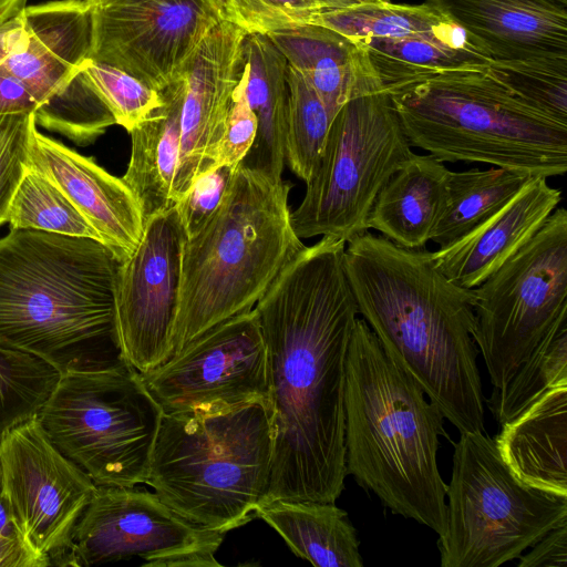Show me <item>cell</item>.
<instances>
[{
	"instance_id": "obj_23",
	"label": "cell",
	"mask_w": 567,
	"mask_h": 567,
	"mask_svg": "<svg viewBox=\"0 0 567 567\" xmlns=\"http://www.w3.org/2000/svg\"><path fill=\"white\" fill-rule=\"evenodd\" d=\"M267 35L332 118L353 96L383 89L363 48L329 28L306 23Z\"/></svg>"
},
{
	"instance_id": "obj_25",
	"label": "cell",
	"mask_w": 567,
	"mask_h": 567,
	"mask_svg": "<svg viewBox=\"0 0 567 567\" xmlns=\"http://www.w3.org/2000/svg\"><path fill=\"white\" fill-rule=\"evenodd\" d=\"M240 85L257 118L256 138L244 166L281 181L288 116V70L284 54L266 34L246 33Z\"/></svg>"
},
{
	"instance_id": "obj_48",
	"label": "cell",
	"mask_w": 567,
	"mask_h": 567,
	"mask_svg": "<svg viewBox=\"0 0 567 567\" xmlns=\"http://www.w3.org/2000/svg\"><path fill=\"white\" fill-rule=\"evenodd\" d=\"M90 1V0H89Z\"/></svg>"
},
{
	"instance_id": "obj_38",
	"label": "cell",
	"mask_w": 567,
	"mask_h": 567,
	"mask_svg": "<svg viewBox=\"0 0 567 567\" xmlns=\"http://www.w3.org/2000/svg\"><path fill=\"white\" fill-rule=\"evenodd\" d=\"M227 21L246 33L269 34L309 23L320 11L313 0H221Z\"/></svg>"
},
{
	"instance_id": "obj_31",
	"label": "cell",
	"mask_w": 567,
	"mask_h": 567,
	"mask_svg": "<svg viewBox=\"0 0 567 567\" xmlns=\"http://www.w3.org/2000/svg\"><path fill=\"white\" fill-rule=\"evenodd\" d=\"M567 385V323L550 332L487 405L498 425L512 420L540 394Z\"/></svg>"
},
{
	"instance_id": "obj_10",
	"label": "cell",
	"mask_w": 567,
	"mask_h": 567,
	"mask_svg": "<svg viewBox=\"0 0 567 567\" xmlns=\"http://www.w3.org/2000/svg\"><path fill=\"white\" fill-rule=\"evenodd\" d=\"M413 153L388 91L350 99L333 116L318 166L291 213L297 236L348 243L368 231L378 194Z\"/></svg>"
},
{
	"instance_id": "obj_14",
	"label": "cell",
	"mask_w": 567,
	"mask_h": 567,
	"mask_svg": "<svg viewBox=\"0 0 567 567\" xmlns=\"http://www.w3.org/2000/svg\"><path fill=\"white\" fill-rule=\"evenodd\" d=\"M89 2L93 29L90 58L157 91L178 79L203 39L227 21L221 0Z\"/></svg>"
},
{
	"instance_id": "obj_1",
	"label": "cell",
	"mask_w": 567,
	"mask_h": 567,
	"mask_svg": "<svg viewBox=\"0 0 567 567\" xmlns=\"http://www.w3.org/2000/svg\"><path fill=\"white\" fill-rule=\"evenodd\" d=\"M346 244L322 236L305 246L254 307L267 349L274 430L262 503H336L344 489L346 362L359 315Z\"/></svg>"
},
{
	"instance_id": "obj_43",
	"label": "cell",
	"mask_w": 567,
	"mask_h": 567,
	"mask_svg": "<svg viewBox=\"0 0 567 567\" xmlns=\"http://www.w3.org/2000/svg\"><path fill=\"white\" fill-rule=\"evenodd\" d=\"M530 548L518 558L519 567H566L567 524L550 529Z\"/></svg>"
},
{
	"instance_id": "obj_41",
	"label": "cell",
	"mask_w": 567,
	"mask_h": 567,
	"mask_svg": "<svg viewBox=\"0 0 567 567\" xmlns=\"http://www.w3.org/2000/svg\"><path fill=\"white\" fill-rule=\"evenodd\" d=\"M256 134V115L246 100L240 82H238L212 169L225 165L236 167L249 152Z\"/></svg>"
},
{
	"instance_id": "obj_7",
	"label": "cell",
	"mask_w": 567,
	"mask_h": 567,
	"mask_svg": "<svg viewBox=\"0 0 567 567\" xmlns=\"http://www.w3.org/2000/svg\"><path fill=\"white\" fill-rule=\"evenodd\" d=\"M272 452L268 401L213 414L163 413L145 484L188 522L226 534L256 518Z\"/></svg>"
},
{
	"instance_id": "obj_24",
	"label": "cell",
	"mask_w": 567,
	"mask_h": 567,
	"mask_svg": "<svg viewBox=\"0 0 567 567\" xmlns=\"http://www.w3.org/2000/svg\"><path fill=\"white\" fill-rule=\"evenodd\" d=\"M450 172L432 155L413 153L378 194L368 228L403 248L425 247L446 206Z\"/></svg>"
},
{
	"instance_id": "obj_16",
	"label": "cell",
	"mask_w": 567,
	"mask_h": 567,
	"mask_svg": "<svg viewBox=\"0 0 567 567\" xmlns=\"http://www.w3.org/2000/svg\"><path fill=\"white\" fill-rule=\"evenodd\" d=\"M185 239L178 210L173 206L145 219L136 249L120 262L117 334L124 359L140 373L159 367L174 353Z\"/></svg>"
},
{
	"instance_id": "obj_44",
	"label": "cell",
	"mask_w": 567,
	"mask_h": 567,
	"mask_svg": "<svg viewBox=\"0 0 567 567\" xmlns=\"http://www.w3.org/2000/svg\"><path fill=\"white\" fill-rule=\"evenodd\" d=\"M39 102L29 87L18 78L0 66V115L33 113Z\"/></svg>"
},
{
	"instance_id": "obj_5",
	"label": "cell",
	"mask_w": 567,
	"mask_h": 567,
	"mask_svg": "<svg viewBox=\"0 0 567 567\" xmlns=\"http://www.w3.org/2000/svg\"><path fill=\"white\" fill-rule=\"evenodd\" d=\"M291 185L238 164L221 203L183 247L174 353L255 307L305 247L292 227Z\"/></svg>"
},
{
	"instance_id": "obj_13",
	"label": "cell",
	"mask_w": 567,
	"mask_h": 567,
	"mask_svg": "<svg viewBox=\"0 0 567 567\" xmlns=\"http://www.w3.org/2000/svg\"><path fill=\"white\" fill-rule=\"evenodd\" d=\"M141 374L167 414H213L268 401L267 349L255 309L214 326Z\"/></svg>"
},
{
	"instance_id": "obj_39",
	"label": "cell",
	"mask_w": 567,
	"mask_h": 567,
	"mask_svg": "<svg viewBox=\"0 0 567 567\" xmlns=\"http://www.w3.org/2000/svg\"><path fill=\"white\" fill-rule=\"evenodd\" d=\"M33 113L0 115V226L7 223L14 193L28 168Z\"/></svg>"
},
{
	"instance_id": "obj_6",
	"label": "cell",
	"mask_w": 567,
	"mask_h": 567,
	"mask_svg": "<svg viewBox=\"0 0 567 567\" xmlns=\"http://www.w3.org/2000/svg\"><path fill=\"white\" fill-rule=\"evenodd\" d=\"M388 92L411 146L440 162H476L546 178L567 171V123L518 100L485 68Z\"/></svg>"
},
{
	"instance_id": "obj_47",
	"label": "cell",
	"mask_w": 567,
	"mask_h": 567,
	"mask_svg": "<svg viewBox=\"0 0 567 567\" xmlns=\"http://www.w3.org/2000/svg\"><path fill=\"white\" fill-rule=\"evenodd\" d=\"M27 0H0V16L25 6Z\"/></svg>"
},
{
	"instance_id": "obj_36",
	"label": "cell",
	"mask_w": 567,
	"mask_h": 567,
	"mask_svg": "<svg viewBox=\"0 0 567 567\" xmlns=\"http://www.w3.org/2000/svg\"><path fill=\"white\" fill-rule=\"evenodd\" d=\"M485 71L528 106L567 123V58L491 61Z\"/></svg>"
},
{
	"instance_id": "obj_19",
	"label": "cell",
	"mask_w": 567,
	"mask_h": 567,
	"mask_svg": "<svg viewBox=\"0 0 567 567\" xmlns=\"http://www.w3.org/2000/svg\"><path fill=\"white\" fill-rule=\"evenodd\" d=\"M491 61L567 58V0H427Z\"/></svg>"
},
{
	"instance_id": "obj_27",
	"label": "cell",
	"mask_w": 567,
	"mask_h": 567,
	"mask_svg": "<svg viewBox=\"0 0 567 567\" xmlns=\"http://www.w3.org/2000/svg\"><path fill=\"white\" fill-rule=\"evenodd\" d=\"M355 42L385 91L437 74L483 69L491 62L454 23L426 33Z\"/></svg>"
},
{
	"instance_id": "obj_40",
	"label": "cell",
	"mask_w": 567,
	"mask_h": 567,
	"mask_svg": "<svg viewBox=\"0 0 567 567\" xmlns=\"http://www.w3.org/2000/svg\"><path fill=\"white\" fill-rule=\"evenodd\" d=\"M236 167L219 166L202 175L175 205L186 238L196 234L213 216Z\"/></svg>"
},
{
	"instance_id": "obj_21",
	"label": "cell",
	"mask_w": 567,
	"mask_h": 567,
	"mask_svg": "<svg viewBox=\"0 0 567 567\" xmlns=\"http://www.w3.org/2000/svg\"><path fill=\"white\" fill-rule=\"evenodd\" d=\"M28 33L23 50L2 65L21 80L39 106L62 90L92 50V6L87 0H60L25 6Z\"/></svg>"
},
{
	"instance_id": "obj_12",
	"label": "cell",
	"mask_w": 567,
	"mask_h": 567,
	"mask_svg": "<svg viewBox=\"0 0 567 567\" xmlns=\"http://www.w3.org/2000/svg\"><path fill=\"white\" fill-rule=\"evenodd\" d=\"M225 534L197 526L156 493L97 486L53 566L84 567L137 557L148 567L221 566Z\"/></svg>"
},
{
	"instance_id": "obj_9",
	"label": "cell",
	"mask_w": 567,
	"mask_h": 567,
	"mask_svg": "<svg viewBox=\"0 0 567 567\" xmlns=\"http://www.w3.org/2000/svg\"><path fill=\"white\" fill-rule=\"evenodd\" d=\"M446 484L442 567H497L567 524V497L520 482L483 432L462 433Z\"/></svg>"
},
{
	"instance_id": "obj_35",
	"label": "cell",
	"mask_w": 567,
	"mask_h": 567,
	"mask_svg": "<svg viewBox=\"0 0 567 567\" xmlns=\"http://www.w3.org/2000/svg\"><path fill=\"white\" fill-rule=\"evenodd\" d=\"M37 125L59 133L79 146L92 144L114 116L80 69L69 83L34 112Z\"/></svg>"
},
{
	"instance_id": "obj_46",
	"label": "cell",
	"mask_w": 567,
	"mask_h": 567,
	"mask_svg": "<svg viewBox=\"0 0 567 567\" xmlns=\"http://www.w3.org/2000/svg\"><path fill=\"white\" fill-rule=\"evenodd\" d=\"M320 11H332L354 8L363 4L390 2V0H313Z\"/></svg>"
},
{
	"instance_id": "obj_11",
	"label": "cell",
	"mask_w": 567,
	"mask_h": 567,
	"mask_svg": "<svg viewBox=\"0 0 567 567\" xmlns=\"http://www.w3.org/2000/svg\"><path fill=\"white\" fill-rule=\"evenodd\" d=\"M475 342L494 389L567 323V212L557 207L535 236L473 289Z\"/></svg>"
},
{
	"instance_id": "obj_20",
	"label": "cell",
	"mask_w": 567,
	"mask_h": 567,
	"mask_svg": "<svg viewBox=\"0 0 567 567\" xmlns=\"http://www.w3.org/2000/svg\"><path fill=\"white\" fill-rule=\"evenodd\" d=\"M560 200V189L546 177H533L488 219L432 251L435 266L462 288L478 287L535 236Z\"/></svg>"
},
{
	"instance_id": "obj_30",
	"label": "cell",
	"mask_w": 567,
	"mask_h": 567,
	"mask_svg": "<svg viewBox=\"0 0 567 567\" xmlns=\"http://www.w3.org/2000/svg\"><path fill=\"white\" fill-rule=\"evenodd\" d=\"M309 23L329 28L353 41L369 38H399L444 29L451 22L430 4H363L319 11Z\"/></svg>"
},
{
	"instance_id": "obj_34",
	"label": "cell",
	"mask_w": 567,
	"mask_h": 567,
	"mask_svg": "<svg viewBox=\"0 0 567 567\" xmlns=\"http://www.w3.org/2000/svg\"><path fill=\"white\" fill-rule=\"evenodd\" d=\"M60 374L31 354L0 346V442L13 427L37 416Z\"/></svg>"
},
{
	"instance_id": "obj_8",
	"label": "cell",
	"mask_w": 567,
	"mask_h": 567,
	"mask_svg": "<svg viewBox=\"0 0 567 567\" xmlns=\"http://www.w3.org/2000/svg\"><path fill=\"white\" fill-rule=\"evenodd\" d=\"M163 410L128 363L61 373L37 414L50 441L96 486L145 484Z\"/></svg>"
},
{
	"instance_id": "obj_37",
	"label": "cell",
	"mask_w": 567,
	"mask_h": 567,
	"mask_svg": "<svg viewBox=\"0 0 567 567\" xmlns=\"http://www.w3.org/2000/svg\"><path fill=\"white\" fill-rule=\"evenodd\" d=\"M81 70L111 111L115 124L128 133L163 102L161 91L114 65L87 58Z\"/></svg>"
},
{
	"instance_id": "obj_15",
	"label": "cell",
	"mask_w": 567,
	"mask_h": 567,
	"mask_svg": "<svg viewBox=\"0 0 567 567\" xmlns=\"http://www.w3.org/2000/svg\"><path fill=\"white\" fill-rule=\"evenodd\" d=\"M0 481L25 542L53 566L97 486L55 447L37 416L1 440Z\"/></svg>"
},
{
	"instance_id": "obj_45",
	"label": "cell",
	"mask_w": 567,
	"mask_h": 567,
	"mask_svg": "<svg viewBox=\"0 0 567 567\" xmlns=\"http://www.w3.org/2000/svg\"><path fill=\"white\" fill-rule=\"evenodd\" d=\"M24 7L0 16V66L9 56L27 45L28 33L22 16Z\"/></svg>"
},
{
	"instance_id": "obj_26",
	"label": "cell",
	"mask_w": 567,
	"mask_h": 567,
	"mask_svg": "<svg viewBox=\"0 0 567 567\" xmlns=\"http://www.w3.org/2000/svg\"><path fill=\"white\" fill-rule=\"evenodd\" d=\"M182 74L161 90L163 102L131 132V158L122 177L136 196L144 220L175 206L173 184L181 150Z\"/></svg>"
},
{
	"instance_id": "obj_42",
	"label": "cell",
	"mask_w": 567,
	"mask_h": 567,
	"mask_svg": "<svg viewBox=\"0 0 567 567\" xmlns=\"http://www.w3.org/2000/svg\"><path fill=\"white\" fill-rule=\"evenodd\" d=\"M0 567H45L30 548L2 494L0 481Z\"/></svg>"
},
{
	"instance_id": "obj_2",
	"label": "cell",
	"mask_w": 567,
	"mask_h": 567,
	"mask_svg": "<svg viewBox=\"0 0 567 567\" xmlns=\"http://www.w3.org/2000/svg\"><path fill=\"white\" fill-rule=\"evenodd\" d=\"M344 269L383 350L462 433L484 431L473 289L447 279L432 251L365 231L346 244Z\"/></svg>"
},
{
	"instance_id": "obj_4",
	"label": "cell",
	"mask_w": 567,
	"mask_h": 567,
	"mask_svg": "<svg viewBox=\"0 0 567 567\" xmlns=\"http://www.w3.org/2000/svg\"><path fill=\"white\" fill-rule=\"evenodd\" d=\"M347 474L404 518L446 532V484L437 466L444 416L381 347L363 318L346 362Z\"/></svg>"
},
{
	"instance_id": "obj_18",
	"label": "cell",
	"mask_w": 567,
	"mask_h": 567,
	"mask_svg": "<svg viewBox=\"0 0 567 567\" xmlns=\"http://www.w3.org/2000/svg\"><path fill=\"white\" fill-rule=\"evenodd\" d=\"M70 199L122 262L136 249L144 229L141 205L121 178L66 145L33 128L29 164Z\"/></svg>"
},
{
	"instance_id": "obj_29",
	"label": "cell",
	"mask_w": 567,
	"mask_h": 567,
	"mask_svg": "<svg viewBox=\"0 0 567 567\" xmlns=\"http://www.w3.org/2000/svg\"><path fill=\"white\" fill-rule=\"evenodd\" d=\"M534 175L492 166L450 172L444 213L432 236L440 247L464 237L508 203Z\"/></svg>"
},
{
	"instance_id": "obj_33",
	"label": "cell",
	"mask_w": 567,
	"mask_h": 567,
	"mask_svg": "<svg viewBox=\"0 0 567 567\" xmlns=\"http://www.w3.org/2000/svg\"><path fill=\"white\" fill-rule=\"evenodd\" d=\"M288 85L285 163L307 183L320 161L332 117L312 86L290 65Z\"/></svg>"
},
{
	"instance_id": "obj_17",
	"label": "cell",
	"mask_w": 567,
	"mask_h": 567,
	"mask_svg": "<svg viewBox=\"0 0 567 567\" xmlns=\"http://www.w3.org/2000/svg\"><path fill=\"white\" fill-rule=\"evenodd\" d=\"M246 32L229 21L200 42L184 72L181 150L173 184L176 205L202 175L213 168L235 89L240 80Z\"/></svg>"
},
{
	"instance_id": "obj_28",
	"label": "cell",
	"mask_w": 567,
	"mask_h": 567,
	"mask_svg": "<svg viewBox=\"0 0 567 567\" xmlns=\"http://www.w3.org/2000/svg\"><path fill=\"white\" fill-rule=\"evenodd\" d=\"M261 518L298 557L319 567H362L357 529L334 503L274 499L262 503Z\"/></svg>"
},
{
	"instance_id": "obj_32",
	"label": "cell",
	"mask_w": 567,
	"mask_h": 567,
	"mask_svg": "<svg viewBox=\"0 0 567 567\" xmlns=\"http://www.w3.org/2000/svg\"><path fill=\"white\" fill-rule=\"evenodd\" d=\"M7 223L10 229H32L100 241L94 228L59 187L29 165L11 200Z\"/></svg>"
},
{
	"instance_id": "obj_3",
	"label": "cell",
	"mask_w": 567,
	"mask_h": 567,
	"mask_svg": "<svg viewBox=\"0 0 567 567\" xmlns=\"http://www.w3.org/2000/svg\"><path fill=\"white\" fill-rule=\"evenodd\" d=\"M118 266L99 240L10 229L0 237V346L60 373L126 364L116 328Z\"/></svg>"
},
{
	"instance_id": "obj_22",
	"label": "cell",
	"mask_w": 567,
	"mask_h": 567,
	"mask_svg": "<svg viewBox=\"0 0 567 567\" xmlns=\"http://www.w3.org/2000/svg\"><path fill=\"white\" fill-rule=\"evenodd\" d=\"M493 440L520 482L567 497V385L540 394Z\"/></svg>"
}]
</instances>
